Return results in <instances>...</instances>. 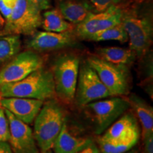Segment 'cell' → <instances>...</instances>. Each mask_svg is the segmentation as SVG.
<instances>
[{
    "label": "cell",
    "instance_id": "18",
    "mask_svg": "<svg viewBox=\"0 0 153 153\" xmlns=\"http://www.w3.org/2000/svg\"><path fill=\"white\" fill-rule=\"evenodd\" d=\"M98 57L106 62L118 65L127 66L134 62L136 55L130 48L119 47H105L97 49Z\"/></svg>",
    "mask_w": 153,
    "mask_h": 153
},
{
    "label": "cell",
    "instance_id": "15",
    "mask_svg": "<svg viewBox=\"0 0 153 153\" xmlns=\"http://www.w3.org/2000/svg\"><path fill=\"white\" fill-rule=\"evenodd\" d=\"M91 141L89 138L74 135L70 133L66 123H65L52 149L54 153H77Z\"/></svg>",
    "mask_w": 153,
    "mask_h": 153
},
{
    "label": "cell",
    "instance_id": "33",
    "mask_svg": "<svg viewBox=\"0 0 153 153\" xmlns=\"http://www.w3.org/2000/svg\"><path fill=\"white\" fill-rule=\"evenodd\" d=\"M136 1H139V2H141V1H146V0H136Z\"/></svg>",
    "mask_w": 153,
    "mask_h": 153
},
{
    "label": "cell",
    "instance_id": "6",
    "mask_svg": "<svg viewBox=\"0 0 153 153\" xmlns=\"http://www.w3.org/2000/svg\"><path fill=\"white\" fill-rule=\"evenodd\" d=\"M121 24L128 34L129 48L136 57H142L150 48L152 41V24L148 17L124 13Z\"/></svg>",
    "mask_w": 153,
    "mask_h": 153
},
{
    "label": "cell",
    "instance_id": "27",
    "mask_svg": "<svg viewBox=\"0 0 153 153\" xmlns=\"http://www.w3.org/2000/svg\"><path fill=\"white\" fill-rule=\"evenodd\" d=\"M144 149L143 153H153V134L143 138Z\"/></svg>",
    "mask_w": 153,
    "mask_h": 153
},
{
    "label": "cell",
    "instance_id": "34",
    "mask_svg": "<svg viewBox=\"0 0 153 153\" xmlns=\"http://www.w3.org/2000/svg\"><path fill=\"white\" fill-rule=\"evenodd\" d=\"M1 98H2V96H1V91H0V100H1Z\"/></svg>",
    "mask_w": 153,
    "mask_h": 153
},
{
    "label": "cell",
    "instance_id": "32",
    "mask_svg": "<svg viewBox=\"0 0 153 153\" xmlns=\"http://www.w3.org/2000/svg\"><path fill=\"white\" fill-rule=\"evenodd\" d=\"M40 153H53L52 150H47V151H43V152H41Z\"/></svg>",
    "mask_w": 153,
    "mask_h": 153
},
{
    "label": "cell",
    "instance_id": "2",
    "mask_svg": "<svg viewBox=\"0 0 153 153\" xmlns=\"http://www.w3.org/2000/svg\"><path fill=\"white\" fill-rule=\"evenodd\" d=\"M65 123V111L60 103L54 99L45 101L34 120L33 135L41 152L52 150Z\"/></svg>",
    "mask_w": 153,
    "mask_h": 153
},
{
    "label": "cell",
    "instance_id": "21",
    "mask_svg": "<svg viewBox=\"0 0 153 153\" xmlns=\"http://www.w3.org/2000/svg\"><path fill=\"white\" fill-rule=\"evenodd\" d=\"M87 41L100 42L106 41H116L121 43L128 41V37L121 23L112 27L108 28L94 34Z\"/></svg>",
    "mask_w": 153,
    "mask_h": 153
},
{
    "label": "cell",
    "instance_id": "7",
    "mask_svg": "<svg viewBox=\"0 0 153 153\" xmlns=\"http://www.w3.org/2000/svg\"><path fill=\"white\" fill-rule=\"evenodd\" d=\"M85 107L92 114L95 133L97 135L104 133L131 108L127 99L120 97L93 101Z\"/></svg>",
    "mask_w": 153,
    "mask_h": 153
},
{
    "label": "cell",
    "instance_id": "20",
    "mask_svg": "<svg viewBox=\"0 0 153 153\" xmlns=\"http://www.w3.org/2000/svg\"><path fill=\"white\" fill-rule=\"evenodd\" d=\"M22 46L20 36H0V66L19 53Z\"/></svg>",
    "mask_w": 153,
    "mask_h": 153
},
{
    "label": "cell",
    "instance_id": "25",
    "mask_svg": "<svg viewBox=\"0 0 153 153\" xmlns=\"http://www.w3.org/2000/svg\"><path fill=\"white\" fill-rule=\"evenodd\" d=\"M17 0H0V14L7 19L14 10Z\"/></svg>",
    "mask_w": 153,
    "mask_h": 153
},
{
    "label": "cell",
    "instance_id": "3",
    "mask_svg": "<svg viewBox=\"0 0 153 153\" xmlns=\"http://www.w3.org/2000/svg\"><path fill=\"white\" fill-rule=\"evenodd\" d=\"M79 59L64 55L55 60L53 68L55 95L67 104L74 102L79 70Z\"/></svg>",
    "mask_w": 153,
    "mask_h": 153
},
{
    "label": "cell",
    "instance_id": "19",
    "mask_svg": "<svg viewBox=\"0 0 153 153\" xmlns=\"http://www.w3.org/2000/svg\"><path fill=\"white\" fill-rule=\"evenodd\" d=\"M42 19V27L46 31L62 33L71 31L72 25L65 19L59 9H53L43 13Z\"/></svg>",
    "mask_w": 153,
    "mask_h": 153
},
{
    "label": "cell",
    "instance_id": "8",
    "mask_svg": "<svg viewBox=\"0 0 153 153\" xmlns=\"http://www.w3.org/2000/svg\"><path fill=\"white\" fill-rule=\"evenodd\" d=\"M111 97L97 72L86 62L79 66L74 101L76 106L82 107L99 99Z\"/></svg>",
    "mask_w": 153,
    "mask_h": 153
},
{
    "label": "cell",
    "instance_id": "9",
    "mask_svg": "<svg viewBox=\"0 0 153 153\" xmlns=\"http://www.w3.org/2000/svg\"><path fill=\"white\" fill-rule=\"evenodd\" d=\"M44 60L35 51L18 53L0 70V85L20 81L43 68Z\"/></svg>",
    "mask_w": 153,
    "mask_h": 153
},
{
    "label": "cell",
    "instance_id": "31",
    "mask_svg": "<svg viewBox=\"0 0 153 153\" xmlns=\"http://www.w3.org/2000/svg\"><path fill=\"white\" fill-rule=\"evenodd\" d=\"M125 153H138V152H137V151L136 150H133V149H131V150H130L129 151H128V152H126Z\"/></svg>",
    "mask_w": 153,
    "mask_h": 153
},
{
    "label": "cell",
    "instance_id": "26",
    "mask_svg": "<svg viewBox=\"0 0 153 153\" xmlns=\"http://www.w3.org/2000/svg\"><path fill=\"white\" fill-rule=\"evenodd\" d=\"M41 11L48 10L51 6V0H29Z\"/></svg>",
    "mask_w": 153,
    "mask_h": 153
},
{
    "label": "cell",
    "instance_id": "14",
    "mask_svg": "<svg viewBox=\"0 0 153 153\" xmlns=\"http://www.w3.org/2000/svg\"><path fill=\"white\" fill-rule=\"evenodd\" d=\"M43 103V101L34 99L2 97L0 106L21 121L29 125L34 121Z\"/></svg>",
    "mask_w": 153,
    "mask_h": 153
},
{
    "label": "cell",
    "instance_id": "5",
    "mask_svg": "<svg viewBox=\"0 0 153 153\" xmlns=\"http://www.w3.org/2000/svg\"><path fill=\"white\" fill-rule=\"evenodd\" d=\"M87 62L97 72L111 97H122L130 89L128 67L106 62L97 56L88 57Z\"/></svg>",
    "mask_w": 153,
    "mask_h": 153
},
{
    "label": "cell",
    "instance_id": "29",
    "mask_svg": "<svg viewBox=\"0 0 153 153\" xmlns=\"http://www.w3.org/2000/svg\"><path fill=\"white\" fill-rule=\"evenodd\" d=\"M0 153H14L8 142L0 141Z\"/></svg>",
    "mask_w": 153,
    "mask_h": 153
},
{
    "label": "cell",
    "instance_id": "24",
    "mask_svg": "<svg viewBox=\"0 0 153 153\" xmlns=\"http://www.w3.org/2000/svg\"><path fill=\"white\" fill-rule=\"evenodd\" d=\"M96 10L99 11H105L112 6H118L124 0H89Z\"/></svg>",
    "mask_w": 153,
    "mask_h": 153
},
{
    "label": "cell",
    "instance_id": "12",
    "mask_svg": "<svg viewBox=\"0 0 153 153\" xmlns=\"http://www.w3.org/2000/svg\"><path fill=\"white\" fill-rule=\"evenodd\" d=\"M75 38L71 31L55 33L51 31H36L28 40L27 47L38 52H45L72 46Z\"/></svg>",
    "mask_w": 153,
    "mask_h": 153
},
{
    "label": "cell",
    "instance_id": "30",
    "mask_svg": "<svg viewBox=\"0 0 153 153\" xmlns=\"http://www.w3.org/2000/svg\"><path fill=\"white\" fill-rule=\"evenodd\" d=\"M5 24V19H4V17L1 16V14H0V36L2 34V30Z\"/></svg>",
    "mask_w": 153,
    "mask_h": 153
},
{
    "label": "cell",
    "instance_id": "13",
    "mask_svg": "<svg viewBox=\"0 0 153 153\" xmlns=\"http://www.w3.org/2000/svg\"><path fill=\"white\" fill-rule=\"evenodd\" d=\"M106 131L101 138L113 143L128 140L138 142L140 135L136 118L131 112H126Z\"/></svg>",
    "mask_w": 153,
    "mask_h": 153
},
{
    "label": "cell",
    "instance_id": "22",
    "mask_svg": "<svg viewBox=\"0 0 153 153\" xmlns=\"http://www.w3.org/2000/svg\"><path fill=\"white\" fill-rule=\"evenodd\" d=\"M98 143L100 153H125L131 150L137 142L128 140L121 143H113L100 137L98 140Z\"/></svg>",
    "mask_w": 153,
    "mask_h": 153
},
{
    "label": "cell",
    "instance_id": "16",
    "mask_svg": "<svg viewBox=\"0 0 153 153\" xmlns=\"http://www.w3.org/2000/svg\"><path fill=\"white\" fill-rule=\"evenodd\" d=\"M59 10L65 20L75 25L85 21L94 12L92 5L79 0H62L59 3Z\"/></svg>",
    "mask_w": 153,
    "mask_h": 153
},
{
    "label": "cell",
    "instance_id": "11",
    "mask_svg": "<svg viewBox=\"0 0 153 153\" xmlns=\"http://www.w3.org/2000/svg\"><path fill=\"white\" fill-rule=\"evenodd\" d=\"M4 111L8 118L10 130V137L8 143L13 152L40 153L33 132L29 126L21 121L8 111Z\"/></svg>",
    "mask_w": 153,
    "mask_h": 153
},
{
    "label": "cell",
    "instance_id": "17",
    "mask_svg": "<svg viewBox=\"0 0 153 153\" xmlns=\"http://www.w3.org/2000/svg\"><path fill=\"white\" fill-rule=\"evenodd\" d=\"M130 106L138 117L142 126V136L145 138L153 134V108L141 97L132 94L126 98Z\"/></svg>",
    "mask_w": 153,
    "mask_h": 153
},
{
    "label": "cell",
    "instance_id": "23",
    "mask_svg": "<svg viewBox=\"0 0 153 153\" xmlns=\"http://www.w3.org/2000/svg\"><path fill=\"white\" fill-rule=\"evenodd\" d=\"M10 137L9 123L5 111L0 107V141L8 142Z\"/></svg>",
    "mask_w": 153,
    "mask_h": 153
},
{
    "label": "cell",
    "instance_id": "10",
    "mask_svg": "<svg viewBox=\"0 0 153 153\" xmlns=\"http://www.w3.org/2000/svg\"><path fill=\"white\" fill-rule=\"evenodd\" d=\"M123 11L118 6H112L105 11L92 13L74 28L78 38L88 40L94 34L121 23Z\"/></svg>",
    "mask_w": 153,
    "mask_h": 153
},
{
    "label": "cell",
    "instance_id": "4",
    "mask_svg": "<svg viewBox=\"0 0 153 153\" xmlns=\"http://www.w3.org/2000/svg\"><path fill=\"white\" fill-rule=\"evenodd\" d=\"M41 11L29 0H17L16 6L5 19L1 35H33L41 26Z\"/></svg>",
    "mask_w": 153,
    "mask_h": 153
},
{
    "label": "cell",
    "instance_id": "1",
    "mask_svg": "<svg viewBox=\"0 0 153 153\" xmlns=\"http://www.w3.org/2000/svg\"><path fill=\"white\" fill-rule=\"evenodd\" d=\"M2 97H19L46 101L55 97V85L51 70L43 68L20 81L0 85Z\"/></svg>",
    "mask_w": 153,
    "mask_h": 153
},
{
    "label": "cell",
    "instance_id": "28",
    "mask_svg": "<svg viewBox=\"0 0 153 153\" xmlns=\"http://www.w3.org/2000/svg\"><path fill=\"white\" fill-rule=\"evenodd\" d=\"M77 153H100V151H99V149L97 147V145L91 141L85 148L82 149V150H80Z\"/></svg>",
    "mask_w": 153,
    "mask_h": 153
}]
</instances>
